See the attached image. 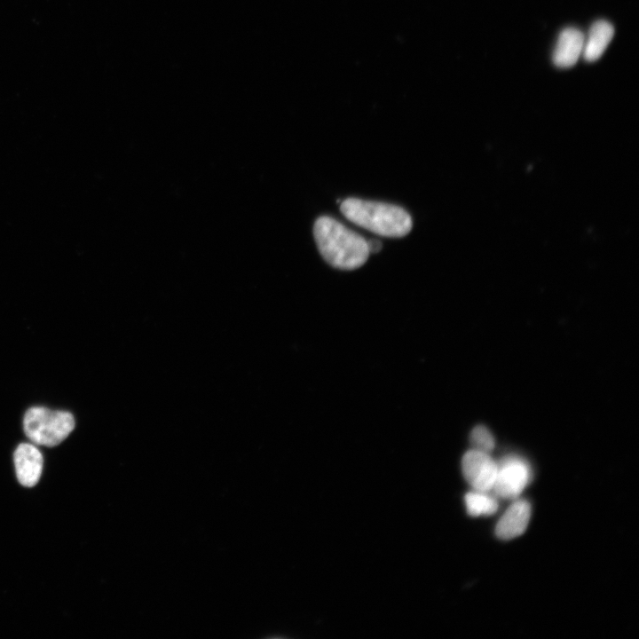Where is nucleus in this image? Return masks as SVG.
I'll list each match as a JSON object with an SVG mask.
<instances>
[{"label": "nucleus", "mask_w": 639, "mask_h": 639, "mask_svg": "<svg viewBox=\"0 0 639 639\" xmlns=\"http://www.w3.org/2000/svg\"><path fill=\"white\" fill-rule=\"evenodd\" d=\"M313 234L320 253L333 267L354 270L368 258L367 241L330 217L323 216L315 221Z\"/></svg>", "instance_id": "1"}, {"label": "nucleus", "mask_w": 639, "mask_h": 639, "mask_svg": "<svg viewBox=\"0 0 639 639\" xmlns=\"http://www.w3.org/2000/svg\"><path fill=\"white\" fill-rule=\"evenodd\" d=\"M18 481L26 487L36 485L43 471V454L35 444L21 443L13 455Z\"/></svg>", "instance_id": "6"}, {"label": "nucleus", "mask_w": 639, "mask_h": 639, "mask_svg": "<svg viewBox=\"0 0 639 639\" xmlns=\"http://www.w3.org/2000/svg\"><path fill=\"white\" fill-rule=\"evenodd\" d=\"M367 241V247L370 253H377L381 250L383 244L380 241L371 239Z\"/></svg>", "instance_id": "12"}, {"label": "nucleus", "mask_w": 639, "mask_h": 639, "mask_svg": "<svg viewBox=\"0 0 639 639\" xmlns=\"http://www.w3.org/2000/svg\"><path fill=\"white\" fill-rule=\"evenodd\" d=\"M340 210L355 225L385 237H403L413 225L404 209L389 203L348 198L341 203Z\"/></svg>", "instance_id": "2"}, {"label": "nucleus", "mask_w": 639, "mask_h": 639, "mask_svg": "<svg viewBox=\"0 0 639 639\" xmlns=\"http://www.w3.org/2000/svg\"><path fill=\"white\" fill-rule=\"evenodd\" d=\"M614 35L613 26L606 20H597L592 24L585 38L582 55L585 60L593 62L598 59Z\"/></svg>", "instance_id": "9"}, {"label": "nucleus", "mask_w": 639, "mask_h": 639, "mask_svg": "<svg viewBox=\"0 0 639 639\" xmlns=\"http://www.w3.org/2000/svg\"><path fill=\"white\" fill-rule=\"evenodd\" d=\"M585 36L574 28H564L559 35L554 53V64L562 68L571 67L582 54Z\"/></svg>", "instance_id": "8"}, {"label": "nucleus", "mask_w": 639, "mask_h": 639, "mask_svg": "<svg viewBox=\"0 0 639 639\" xmlns=\"http://www.w3.org/2000/svg\"><path fill=\"white\" fill-rule=\"evenodd\" d=\"M462 473L467 482L476 491L492 490L498 472V463L488 453L477 449L468 451L462 461Z\"/></svg>", "instance_id": "5"}, {"label": "nucleus", "mask_w": 639, "mask_h": 639, "mask_svg": "<svg viewBox=\"0 0 639 639\" xmlns=\"http://www.w3.org/2000/svg\"><path fill=\"white\" fill-rule=\"evenodd\" d=\"M531 517V505L524 499L513 502L498 521L495 534L501 540H511L521 535Z\"/></svg>", "instance_id": "7"}, {"label": "nucleus", "mask_w": 639, "mask_h": 639, "mask_svg": "<svg viewBox=\"0 0 639 639\" xmlns=\"http://www.w3.org/2000/svg\"><path fill=\"white\" fill-rule=\"evenodd\" d=\"M470 442L474 449L488 453L494 447V438L485 426L475 427L470 434Z\"/></svg>", "instance_id": "11"}, {"label": "nucleus", "mask_w": 639, "mask_h": 639, "mask_svg": "<svg viewBox=\"0 0 639 639\" xmlns=\"http://www.w3.org/2000/svg\"><path fill=\"white\" fill-rule=\"evenodd\" d=\"M75 418L67 411L43 406L30 407L23 419L26 436L35 445L55 446L66 439L75 428Z\"/></svg>", "instance_id": "3"}, {"label": "nucleus", "mask_w": 639, "mask_h": 639, "mask_svg": "<svg viewBox=\"0 0 639 639\" xmlns=\"http://www.w3.org/2000/svg\"><path fill=\"white\" fill-rule=\"evenodd\" d=\"M464 501L467 512L472 517L493 515L498 509L497 500L488 495L486 492L475 491L468 493L464 497Z\"/></svg>", "instance_id": "10"}, {"label": "nucleus", "mask_w": 639, "mask_h": 639, "mask_svg": "<svg viewBox=\"0 0 639 639\" xmlns=\"http://www.w3.org/2000/svg\"><path fill=\"white\" fill-rule=\"evenodd\" d=\"M531 478L527 463L517 456H509L498 463V472L492 490L503 499L517 498Z\"/></svg>", "instance_id": "4"}]
</instances>
